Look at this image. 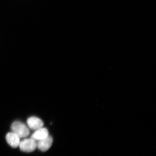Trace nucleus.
Here are the masks:
<instances>
[{"label": "nucleus", "instance_id": "obj_1", "mask_svg": "<svg viewBox=\"0 0 156 156\" xmlns=\"http://www.w3.org/2000/svg\"><path fill=\"white\" fill-rule=\"evenodd\" d=\"M12 132L17 134L20 138H25L30 134L29 129L23 123L19 121H16L11 126Z\"/></svg>", "mask_w": 156, "mask_h": 156}, {"label": "nucleus", "instance_id": "obj_6", "mask_svg": "<svg viewBox=\"0 0 156 156\" xmlns=\"http://www.w3.org/2000/svg\"><path fill=\"white\" fill-rule=\"evenodd\" d=\"M29 128L32 130H36L44 126V122L41 119L36 117H31L27 120Z\"/></svg>", "mask_w": 156, "mask_h": 156}, {"label": "nucleus", "instance_id": "obj_5", "mask_svg": "<svg viewBox=\"0 0 156 156\" xmlns=\"http://www.w3.org/2000/svg\"><path fill=\"white\" fill-rule=\"evenodd\" d=\"M49 136V132L48 129L45 128H41L35 130L33 134H32L31 138L36 141H38L46 138Z\"/></svg>", "mask_w": 156, "mask_h": 156}, {"label": "nucleus", "instance_id": "obj_2", "mask_svg": "<svg viewBox=\"0 0 156 156\" xmlns=\"http://www.w3.org/2000/svg\"><path fill=\"white\" fill-rule=\"evenodd\" d=\"M20 150L24 152L34 151L37 147V142L32 138H26L20 141L19 145Z\"/></svg>", "mask_w": 156, "mask_h": 156}, {"label": "nucleus", "instance_id": "obj_3", "mask_svg": "<svg viewBox=\"0 0 156 156\" xmlns=\"http://www.w3.org/2000/svg\"><path fill=\"white\" fill-rule=\"evenodd\" d=\"M53 138L51 136H48V137L38 140L37 142V147L42 151H46L50 148L53 144Z\"/></svg>", "mask_w": 156, "mask_h": 156}, {"label": "nucleus", "instance_id": "obj_4", "mask_svg": "<svg viewBox=\"0 0 156 156\" xmlns=\"http://www.w3.org/2000/svg\"><path fill=\"white\" fill-rule=\"evenodd\" d=\"M6 139L9 145L13 148L19 147L20 143V138L17 134L13 132H9L6 136Z\"/></svg>", "mask_w": 156, "mask_h": 156}]
</instances>
